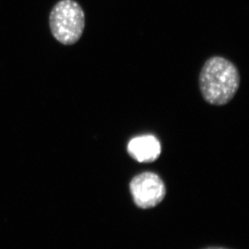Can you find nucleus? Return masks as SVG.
<instances>
[{
    "mask_svg": "<svg viewBox=\"0 0 249 249\" xmlns=\"http://www.w3.org/2000/svg\"><path fill=\"white\" fill-rule=\"evenodd\" d=\"M198 84L206 102L212 105H225L234 98L240 87V72L228 59L212 57L201 69Z\"/></svg>",
    "mask_w": 249,
    "mask_h": 249,
    "instance_id": "obj_1",
    "label": "nucleus"
},
{
    "mask_svg": "<svg viewBox=\"0 0 249 249\" xmlns=\"http://www.w3.org/2000/svg\"><path fill=\"white\" fill-rule=\"evenodd\" d=\"M83 8L74 0L56 2L50 14V28L53 38L62 45L78 42L85 28Z\"/></svg>",
    "mask_w": 249,
    "mask_h": 249,
    "instance_id": "obj_2",
    "label": "nucleus"
},
{
    "mask_svg": "<svg viewBox=\"0 0 249 249\" xmlns=\"http://www.w3.org/2000/svg\"><path fill=\"white\" fill-rule=\"evenodd\" d=\"M129 190L135 205L142 209L154 208L166 196V186L162 178L153 172L135 176L129 183Z\"/></svg>",
    "mask_w": 249,
    "mask_h": 249,
    "instance_id": "obj_3",
    "label": "nucleus"
},
{
    "mask_svg": "<svg viewBox=\"0 0 249 249\" xmlns=\"http://www.w3.org/2000/svg\"><path fill=\"white\" fill-rule=\"evenodd\" d=\"M127 153L139 163H153L160 157L161 145L155 136L147 134L130 140L127 146Z\"/></svg>",
    "mask_w": 249,
    "mask_h": 249,
    "instance_id": "obj_4",
    "label": "nucleus"
},
{
    "mask_svg": "<svg viewBox=\"0 0 249 249\" xmlns=\"http://www.w3.org/2000/svg\"><path fill=\"white\" fill-rule=\"evenodd\" d=\"M202 249H231L228 248L221 247V246H210V247L204 248Z\"/></svg>",
    "mask_w": 249,
    "mask_h": 249,
    "instance_id": "obj_5",
    "label": "nucleus"
}]
</instances>
